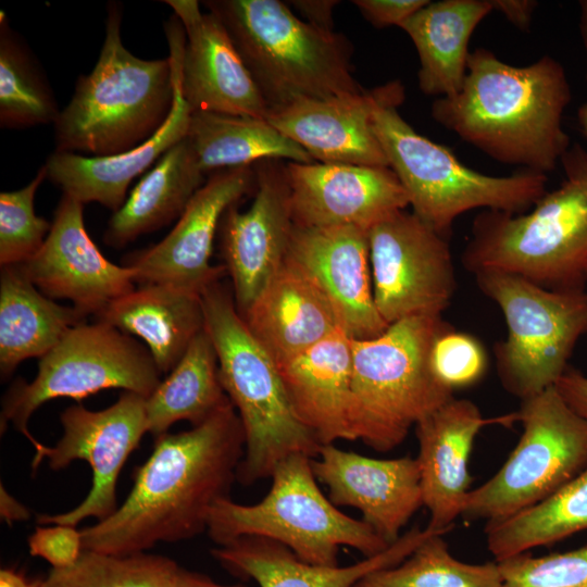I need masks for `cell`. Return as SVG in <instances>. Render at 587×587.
<instances>
[{
	"mask_svg": "<svg viewBox=\"0 0 587 587\" xmlns=\"http://www.w3.org/2000/svg\"><path fill=\"white\" fill-rule=\"evenodd\" d=\"M20 266L43 295L70 300L86 315L136 288V271L101 253L85 227L84 204L64 193L43 245Z\"/></svg>",
	"mask_w": 587,
	"mask_h": 587,
	"instance_id": "cell-17",
	"label": "cell"
},
{
	"mask_svg": "<svg viewBox=\"0 0 587 587\" xmlns=\"http://www.w3.org/2000/svg\"><path fill=\"white\" fill-rule=\"evenodd\" d=\"M160 375L149 350L128 334L99 321L80 323L39 359L30 383L17 379L9 388L2 399L1 433L12 423L37 452L43 445L33 437L28 422L43 403L58 398L79 401L113 388L148 398Z\"/></svg>",
	"mask_w": 587,
	"mask_h": 587,
	"instance_id": "cell-11",
	"label": "cell"
},
{
	"mask_svg": "<svg viewBox=\"0 0 587 587\" xmlns=\"http://www.w3.org/2000/svg\"><path fill=\"white\" fill-rule=\"evenodd\" d=\"M179 569L163 554L84 550L74 565L51 569L41 587H173Z\"/></svg>",
	"mask_w": 587,
	"mask_h": 587,
	"instance_id": "cell-37",
	"label": "cell"
},
{
	"mask_svg": "<svg viewBox=\"0 0 587 587\" xmlns=\"http://www.w3.org/2000/svg\"><path fill=\"white\" fill-rule=\"evenodd\" d=\"M185 30L182 91L193 112L266 118L268 107L227 29L195 0H165Z\"/></svg>",
	"mask_w": 587,
	"mask_h": 587,
	"instance_id": "cell-20",
	"label": "cell"
},
{
	"mask_svg": "<svg viewBox=\"0 0 587 587\" xmlns=\"http://www.w3.org/2000/svg\"><path fill=\"white\" fill-rule=\"evenodd\" d=\"M312 469L327 486L336 507L358 509L365 522L388 545L423 505L416 458L375 459L323 445Z\"/></svg>",
	"mask_w": 587,
	"mask_h": 587,
	"instance_id": "cell-21",
	"label": "cell"
},
{
	"mask_svg": "<svg viewBox=\"0 0 587 587\" xmlns=\"http://www.w3.org/2000/svg\"><path fill=\"white\" fill-rule=\"evenodd\" d=\"M47 178L42 165L24 187L0 193V264L20 265L43 245L52 223L35 213V195Z\"/></svg>",
	"mask_w": 587,
	"mask_h": 587,
	"instance_id": "cell-38",
	"label": "cell"
},
{
	"mask_svg": "<svg viewBox=\"0 0 587 587\" xmlns=\"http://www.w3.org/2000/svg\"><path fill=\"white\" fill-rule=\"evenodd\" d=\"M63 435L54 447L42 446L35 452L32 470L43 459L53 471L73 461H86L92 471V484L86 498L74 509L58 514H39L37 523L76 526L87 517L98 522L113 514L117 507L116 486L129 454L148 433L146 398L124 391L112 405L91 411L82 404L61 414Z\"/></svg>",
	"mask_w": 587,
	"mask_h": 587,
	"instance_id": "cell-14",
	"label": "cell"
},
{
	"mask_svg": "<svg viewBox=\"0 0 587 587\" xmlns=\"http://www.w3.org/2000/svg\"><path fill=\"white\" fill-rule=\"evenodd\" d=\"M312 459L294 454L277 464L266 496L254 504L229 497L211 508L207 533L216 546L245 536L277 541L300 560L321 566L339 565L341 547L370 558L390 545L365 522L341 512L319 487Z\"/></svg>",
	"mask_w": 587,
	"mask_h": 587,
	"instance_id": "cell-9",
	"label": "cell"
},
{
	"mask_svg": "<svg viewBox=\"0 0 587 587\" xmlns=\"http://www.w3.org/2000/svg\"><path fill=\"white\" fill-rule=\"evenodd\" d=\"M229 401L220 379L216 351L203 329L146 398L148 433L155 439L178 421L200 425Z\"/></svg>",
	"mask_w": 587,
	"mask_h": 587,
	"instance_id": "cell-33",
	"label": "cell"
},
{
	"mask_svg": "<svg viewBox=\"0 0 587 587\" xmlns=\"http://www.w3.org/2000/svg\"><path fill=\"white\" fill-rule=\"evenodd\" d=\"M205 176L185 137L157 161L124 204L113 212L104 232V242L121 248L178 220L193 195L205 184Z\"/></svg>",
	"mask_w": 587,
	"mask_h": 587,
	"instance_id": "cell-30",
	"label": "cell"
},
{
	"mask_svg": "<svg viewBox=\"0 0 587 587\" xmlns=\"http://www.w3.org/2000/svg\"><path fill=\"white\" fill-rule=\"evenodd\" d=\"M254 186L253 165L210 174L172 230L126 259L125 265L136 271V283L171 285L201 295L218 282L226 267L210 264L215 233L225 212Z\"/></svg>",
	"mask_w": 587,
	"mask_h": 587,
	"instance_id": "cell-15",
	"label": "cell"
},
{
	"mask_svg": "<svg viewBox=\"0 0 587 587\" xmlns=\"http://www.w3.org/2000/svg\"><path fill=\"white\" fill-rule=\"evenodd\" d=\"M517 445L486 483L470 490L461 516L507 519L546 499L587 467V421L555 387L522 400Z\"/></svg>",
	"mask_w": 587,
	"mask_h": 587,
	"instance_id": "cell-12",
	"label": "cell"
},
{
	"mask_svg": "<svg viewBox=\"0 0 587 587\" xmlns=\"http://www.w3.org/2000/svg\"><path fill=\"white\" fill-rule=\"evenodd\" d=\"M105 37L97 63L76 80L73 97L54 122L57 151L114 155L149 139L173 104L170 59L134 55L121 37L122 5H107Z\"/></svg>",
	"mask_w": 587,
	"mask_h": 587,
	"instance_id": "cell-4",
	"label": "cell"
},
{
	"mask_svg": "<svg viewBox=\"0 0 587 587\" xmlns=\"http://www.w3.org/2000/svg\"><path fill=\"white\" fill-rule=\"evenodd\" d=\"M496 562L501 587H587V546L542 557L524 552Z\"/></svg>",
	"mask_w": 587,
	"mask_h": 587,
	"instance_id": "cell-39",
	"label": "cell"
},
{
	"mask_svg": "<svg viewBox=\"0 0 587 587\" xmlns=\"http://www.w3.org/2000/svg\"><path fill=\"white\" fill-rule=\"evenodd\" d=\"M46 525L37 526L28 537L29 554L43 559L57 570L74 565L85 550L82 530L73 525Z\"/></svg>",
	"mask_w": 587,
	"mask_h": 587,
	"instance_id": "cell-41",
	"label": "cell"
},
{
	"mask_svg": "<svg viewBox=\"0 0 587 587\" xmlns=\"http://www.w3.org/2000/svg\"><path fill=\"white\" fill-rule=\"evenodd\" d=\"M0 516L9 525L14 522L27 521L30 516L28 509L16 500L2 484L0 487Z\"/></svg>",
	"mask_w": 587,
	"mask_h": 587,
	"instance_id": "cell-46",
	"label": "cell"
},
{
	"mask_svg": "<svg viewBox=\"0 0 587 587\" xmlns=\"http://www.w3.org/2000/svg\"><path fill=\"white\" fill-rule=\"evenodd\" d=\"M42 579H28L13 567L0 570V587H41Z\"/></svg>",
	"mask_w": 587,
	"mask_h": 587,
	"instance_id": "cell-48",
	"label": "cell"
},
{
	"mask_svg": "<svg viewBox=\"0 0 587 587\" xmlns=\"http://www.w3.org/2000/svg\"><path fill=\"white\" fill-rule=\"evenodd\" d=\"M245 444L232 401L200 425L155 438L152 453L134 471L125 501L82 529L84 549L127 555L207 532L211 508L229 497Z\"/></svg>",
	"mask_w": 587,
	"mask_h": 587,
	"instance_id": "cell-1",
	"label": "cell"
},
{
	"mask_svg": "<svg viewBox=\"0 0 587 587\" xmlns=\"http://www.w3.org/2000/svg\"><path fill=\"white\" fill-rule=\"evenodd\" d=\"M168 59L172 66L174 96L168 116L162 126L145 142L126 152L89 157L73 152L54 151L45 163L47 178L83 204L98 202L117 211L126 201L130 183L158 161L188 133L191 110L182 91V58L185 30L177 17L165 24Z\"/></svg>",
	"mask_w": 587,
	"mask_h": 587,
	"instance_id": "cell-18",
	"label": "cell"
},
{
	"mask_svg": "<svg viewBox=\"0 0 587 587\" xmlns=\"http://www.w3.org/2000/svg\"><path fill=\"white\" fill-rule=\"evenodd\" d=\"M204 5L227 29L268 111L364 90L353 75L348 39L302 21L287 3L210 0Z\"/></svg>",
	"mask_w": 587,
	"mask_h": 587,
	"instance_id": "cell-5",
	"label": "cell"
},
{
	"mask_svg": "<svg viewBox=\"0 0 587 587\" xmlns=\"http://www.w3.org/2000/svg\"><path fill=\"white\" fill-rule=\"evenodd\" d=\"M515 421L516 412L485 419L473 401L455 397L419 421L416 460L423 505L429 512L428 528L447 533L462 514L472 482L470 457L478 433L494 423Z\"/></svg>",
	"mask_w": 587,
	"mask_h": 587,
	"instance_id": "cell-23",
	"label": "cell"
},
{
	"mask_svg": "<svg viewBox=\"0 0 587 587\" xmlns=\"http://www.w3.org/2000/svg\"><path fill=\"white\" fill-rule=\"evenodd\" d=\"M87 315L43 295L20 265L1 266L0 372L8 377L26 359L41 358Z\"/></svg>",
	"mask_w": 587,
	"mask_h": 587,
	"instance_id": "cell-31",
	"label": "cell"
},
{
	"mask_svg": "<svg viewBox=\"0 0 587 587\" xmlns=\"http://www.w3.org/2000/svg\"><path fill=\"white\" fill-rule=\"evenodd\" d=\"M201 300L220 379L245 432L236 479L250 486L271 477L277 464L294 454L315 458L321 445L296 417L275 361L252 335L232 296L216 282L202 291Z\"/></svg>",
	"mask_w": 587,
	"mask_h": 587,
	"instance_id": "cell-7",
	"label": "cell"
},
{
	"mask_svg": "<svg viewBox=\"0 0 587 587\" xmlns=\"http://www.w3.org/2000/svg\"><path fill=\"white\" fill-rule=\"evenodd\" d=\"M428 2L427 0H354L352 3L372 25L383 28L391 25L399 27Z\"/></svg>",
	"mask_w": 587,
	"mask_h": 587,
	"instance_id": "cell-42",
	"label": "cell"
},
{
	"mask_svg": "<svg viewBox=\"0 0 587 587\" xmlns=\"http://www.w3.org/2000/svg\"><path fill=\"white\" fill-rule=\"evenodd\" d=\"M429 363L438 382L454 391L473 386L484 377L488 357L475 336L452 327L435 339Z\"/></svg>",
	"mask_w": 587,
	"mask_h": 587,
	"instance_id": "cell-40",
	"label": "cell"
},
{
	"mask_svg": "<svg viewBox=\"0 0 587 587\" xmlns=\"http://www.w3.org/2000/svg\"><path fill=\"white\" fill-rule=\"evenodd\" d=\"M474 277L507 323L505 339L494 346L504 390L522 401L553 387L587 334V291L552 290L499 271L478 272Z\"/></svg>",
	"mask_w": 587,
	"mask_h": 587,
	"instance_id": "cell-10",
	"label": "cell"
},
{
	"mask_svg": "<svg viewBox=\"0 0 587 587\" xmlns=\"http://www.w3.org/2000/svg\"><path fill=\"white\" fill-rule=\"evenodd\" d=\"M492 9L500 12L512 25L522 32L530 28L538 2L534 0H490Z\"/></svg>",
	"mask_w": 587,
	"mask_h": 587,
	"instance_id": "cell-45",
	"label": "cell"
},
{
	"mask_svg": "<svg viewBox=\"0 0 587 587\" xmlns=\"http://www.w3.org/2000/svg\"><path fill=\"white\" fill-rule=\"evenodd\" d=\"M294 222L301 226L374 225L409 199L390 167L286 162Z\"/></svg>",
	"mask_w": 587,
	"mask_h": 587,
	"instance_id": "cell-19",
	"label": "cell"
},
{
	"mask_svg": "<svg viewBox=\"0 0 587 587\" xmlns=\"http://www.w3.org/2000/svg\"><path fill=\"white\" fill-rule=\"evenodd\" d=\"M577 121L583 135L587 139V102L578 108Z\"/></svg>",
	"mask_w": 587,
	"mask_h": 587,
	"instance_id": "cell-50",
	"label": "cell"
},
{
	"mask_svg": "<svg viewBox=\"0 0 587 587\" xmlns=\"http://www.w3.org/2000/svg\"><path fill=\"white\" fill-rule=\"evenodd\" d=\"M564 401L587 421V376L567 367L554 385Z\"/></svg>",
	"mask_w": 587,
	"mask_h": 587,
	"instance_id": "cell-43",
	"label": "cell"
},
{
	"mask_svg": "<svg viewBox=\"0 0 587 587\" xmlns=\"http://www.w3.org/2000/svg\"><path fill=\"white\" fill-rule=\"evenodd\" d=\"M586 276H587V267H586Z\"/></svg>",
	"mask_w": 587,
	"mask_h": 587,
	"instance_id": "cell-51",
	"label": "cell"
},
{
	"mask_svg": "<svg viewBox=\"0 0 587 587\" xmlns=\"http://www.w3.org/2000/svg\"><path fill=\"white\" fill-rule=\"evenodd\" d=\"M96 317L142 339L161 374L172 371L204 329L201 295L163 284L140 285Z\"/></svg>",
	"mask_w": 587,
	"mask_h": 587,
	"instance_id": "cell-28",
	"label": "cell"
},
{
	"mask_svg": "<svg viewBox=\"0 0 587 587\" xmlns=\"http://www.w3.org/2000/svg\"><path fill=\"white\" fill-rule=\"evenodd\" d=\"M434 533L438 532L413 527L383 552L345 566L307 563L284 545L258 536L217 546L211 555L230 575L254 580L260 587H353L369 573L403 561Z\"/></svg>",
	"mask_w": 587,
	"mask_h": 587,
	"instance_id": "cell-26",
	"label": "cell"
},
{
	"mask_svg": "<svg viewBox=\"0 0 587 587\" xmlns=\"http://www.w3.org/2000/svg\"><path fill=\"white\" fill-rule=\"evenodd\" d=\"M587 529V467L540 502L507 519L487 522L495 561L551 545Z\"/></svg>",
	"mask_w": 587,
	"mask_h": 587,
	"instance_id": "cell-34",
	"label": "cell"
},
{
	"mask_svg": "<svg viewBox=\"0 0 587 587\" xmlns=\"http://www.w3.org/2000/svg\"><path fill=\"white\" fill-rule=\"evenodd\" d=\"M561 165V184L522 214L485 210L475 216L462 253L473 275L499 271L552 290L587 282V151L575 143Z\"/></svg>",
	"mask_w": 587,
	"mask_h": 587,
	"instance_id": "cell-3",
	"label": "cell"
},
{
	"mask_svg": "<svg viewBox=\"0 0 587 587\" xmlns=\"http://www.w3.org/2000/svg\"><path fill=\"white\" fill-rule=\"evenodd\" d=\"M173 587H247L243 584L224 585L213 580L207 574L180 567Z\"/></svg>",
	"mask_w": 587,
	"mask_h": 587,
	"instance_id": "cell-47",
	"label": "cell"
},
{
	"mask_svg": "<svg viewBox=\"0 0 587 587\" xmlns=\"http://www.w3.org/2000/svg\"><path fill=\"white\" fill-rule=\"evenodd\" d=\"M449 240L405 210L369 230L374 302L388 325L441 316L450 305L457 278Z\"/></svg>",
	"mask_w": 587,
	"mask_h": 587,
	"instance_id": "cell-13",
	"label": "cell"
},
{
	"mask_svg": "<svg viewBox=\"0 0 587 587\" xmlns=\"http://www.w3.org/2000/svg\"><path fill=\"white\" fill-rule=\"evenodd\" d=\"M253 168L257 191L251 207L241 212L234 204L221 222V250L240 314L284 264L295 226L286 163L268 159Z\"/></svg>",
	"mask_w": 587,
	"mask_h": 587,
	"instance_id": "cell-16",
	"label": "cell"
},
{
	"mask_svg": "<svg viewBox=\"0 0 587 587\" xmlns=\"http://www.w3.org/2000/svg\"><path fill=\"white\" fill-rule=\"evenodd\" d=\"M290 3L309 24L325 30H334L333 9L339 1L294 0Z\"/></svg>",
	"mask_w": 587,
	"mask_h": 587,
	"instance_id": "cell-44",
	"label": "cell"
},
{
	"mask_svg": "<svg viewBox=\"0 0 587 587\" xmlns=\"http://www.w3.org/2000/svg\"><path fill=\"white\" fill-rule=\"evenodd\" d=\"M579 32L586 52V73L587 80V0L579 1Z\"/></svg>",
	"mask_w": 587,
	"mask_h": 587,
	"instance_id": "cell-49",
	"label": "cell"
},
{
	"mask_svg": "<svg viewBox=\"0 0 587 587\" xmlns=\"http://www.w3.org/2000/svg\"><path fill=\"white\" fill-rule=\"evenodd\" d=\"M492 10L490 0L429 1L399 25L417 51L423 93L451 97L461 89L471 36Z\"/></svg>",
	"mask_w": 587,
	"mask_h": 587,
	"instance_id": "cell-29",
	"label": "cell"
},
{
	"mask_svg": "<svg viewBox=\"0 0 587 587\" xmlns=\"http://www.w3.org/2000/svg\"><path fill=\"white\" fill-rule=\"evenodd\" d=\"M240 315L276 365L342 329L326 294L287 257L261 295Z\"/></svg>",
	"mask_w": 587,
	"mask_h": 587,
	"instance_id": "cell-25",
	"label": "cell"
},
{
	"mask_svg": "<svg viewBox=\"0 0 587 587\" xmlns=\"http://www.w3.org/2000/svg\"><path fill=\"white\" fill-rule=\"evenodd\" d=\"M375 88L374 128L389 167L412 212L437 233L450 238L457 217L474 209L526 213L547 191L545 174L522 171L490 176L467 167L401 116L398 109L405 95L399 80Z\"/></svg>",
	"mask_w": 587,
	"mask_h": 587,
	"instance_id": "cell-6",
	"label": "cell"
},
{
	"mask_svg": "<svg viewBox=\"0 0 587 587\" xmlns=\"http://www.w3.org/2000/svg\"><path fill=\"white\" fill-rule=\"evenodd\" d=\"M351 364L350 337L339 329L277 365L296 417L321 446L354 440Z\"/></svg>",
	"mask_w": 587,
	"mask_h": 587,
	"instance_id": "cell-27",
	"label": "cell"
},
{
	"mask_svg": "<svg viewBox=\"0 0 587 587\" xmlns=\"http://www.w3.org/2000/svg\"><path fill=\"white\" fill-rule=\"evenodd\" d=\"M287 258L326 294L350 338H374L388 328L374 302L369 230L295 224Z\"/></svg>",
	"mask_w": 587,
	"mask_h": 587,
	"instance_id": "cell-22",
	"label": "cell"
},
{
	"mask_svg": "<svg viewBox=\"0 0 587 587\" xmlns=\"http://www.w3.org/2000/svg\"><path fill=\"white\" fill-rule=\"evenodd\" d=\"M572 98L550 55L515 66L486 48L470 52L461 89L432 104V117L491 159L547 175L571 147L563 113Z\"/></svg>",
	"mask_w": 587,
	"mask_h": 587,
	"instance_id": "cell-2",
	"label": "cell"
},
{
	"mask_svg": "<svg viewBox=\"0 0 587 587\" xmlns=\"http://www.w3.org/2000/svg\"><path fill=\"white\" fill-rule=\"evenodd\" d=\"M376 88L304 99L270 110L266 120L315 162L389 167L374 128Z\"/></svg>",
	"mask_w": 587,
	"mask_h": 587,
	"instance_id": "cell-24",
	"label": "cell"
},
{
	"mask_svg": "<svg viewBox=\"0 0 587 587\" xmlns=\"http://www.w3.org/2000/svg\"><path fill=\"white\" fill-rule=\"evenodd\" d=\"M434 533L403 561L362 577L353 587H501L498 563H466L455 559Z\"/></svg>",
	"mask_w": 587,
	"mask_h": 587,
	"instance_id": "cell-36",
	"label": "cell"
},
{
	"mask_svg": "<svg viewBox=\"0 0 587 587\" xmlns=\"http://www.w3.org/2000/svg\"><path fill=\"white\" fill-rule=\"evenodd\" d=\"M186 138L205 175L268 159L315 162L266 118L193 112Z\"/></svg>",
	"mask_w": 587,
	"mask_h": 587,
	"instance_id": "cell-32",
	"label": "cell"
},
{
	"mask_svg": "<svg viewBox=\"0 0 587 587\" xmlns=\"http://www.w3.org/2000/svg\"><path fill=\"white\" fill-rule=\"evenodd\" d=\"M60 109L30 51L0 15V125L27 128L55 122Z\"/></svg>",
	"mask_w": 587,
	"mask_h": 587,
	"instance_id": "cell-35",
	"label": "cell"
},
{
	"mask_svg": "<svg viewBox=\"0 0 587 587\" xmlns=\"http://www.w3.org/2000/svg\"><path fill=\"white\" fill-rule=\"evenodd\" d=\"M452 327L442 316H413L377 337L350 338L354 440L390 451L419 421L454 397L429 363L435 339Z\"/></svg>",
	"mask_w": 587,
	"mask_h": 587,
	"instance_id": "cell-8",
	"label": "cell"
}]
</instances>
